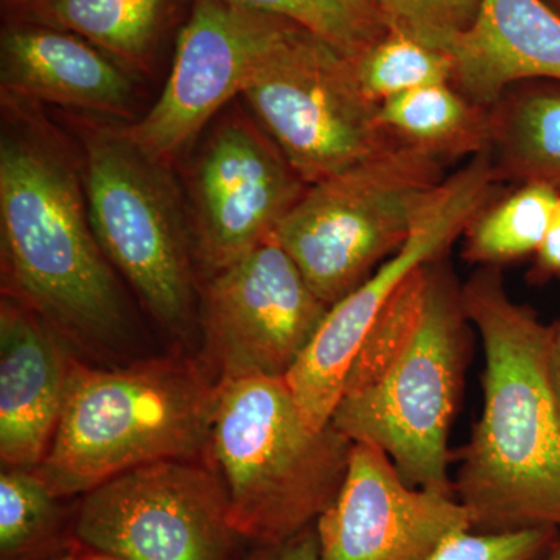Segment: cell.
I'll use <instances>...</instances> for the list:
<instances>
[{
	"label": "cell",
	"instance_id": "f546056e",
	"mask_svg": "<svg viewBox=\"0 0 560 560\" xmlns=\"http://www.w3.org/2000/svg\"><path fill=\"white\" fill-rule=\"evenodd\" d=\"M547 371L552 396L560 412V318L548 326Z\"/></svg>",
	"mask_w": 560,
	"mask_h": 560
},
{
	"label": "cell",
	"instance_id": "d4e9b609",
	"mask_svg": "<svg viewBox=\"0 0 560 560\" xmlns=\"http://www.w3.org/2000/svg\"><path fill=\"white\" fill-rule=\"evenodd\" d=\"M559 536V530L550 528L460 529L442 541L430 560H545Z\"/></svg>",
	"mask_w": 560,
	"mask_h": 560
},
{
	"label": "cell",
	"instance_id": "277c9868",
	"mask_svg": "<svg viewBox=\"0 0 560 560\" xmlns=\"http://www.w3.org/2000/svg\"><path fill=\"white\" fill-rule=\"evenodd\" d=\"M352 444L331 423L311 429L283 378L217 383L208 455L235 533L259 547L291 539L329 510Z\"/></svg>",
	"mask_w": 560,
	"mask_h": 560
},
{
	"label": "cell",
	"instance_id": "8fae6325",
	"mask_svg": "<svg viewBox=\"0 0 560 560\" xmlns=\"http://www.w3.org/2000/svg\"><path fill=\"white\" fill-rule=\"evenodd\" d=\"M304 31L285 18L226 0H195L164 91L153 108L125 131L147 156L168 165Z\"/></svg>",
	"mask_w": 560,
	"mask_h": 560
},
{
	"label": "cell",
	"instance_id": "52a82bcc",
	"mask_svg": "<svg viewBox=\"0 0 560 560\" xmlns=\"http://www.w3.org/2000/svg\"><path fill=\"white\" fill-rule=\"evenodd\" d=\"M167 167L124 127L84 132V191L98 245L151 315L180 330L190 318L194 282L186 220Z\"/></svg>",
	"mask_w": 560,
	"mask_h": 560
},
{
	"label": "cell",
	"instance_id": "3957f363",
	"mask_svg": "<svg viewBox=\"0 0 560 560\" xmlns=\"http://www.w3.org/2000/svg\"><path fill=\"white\" fill-rule=\"evenodd\" d=\"M215 401L217 385L187 361L70 363L60 422L35 471L62 499L149 464L198 459L209 453Z\"/></svg>",
	"mask_w": 560,
	"mask_h": 560
},
{
	"label": "cell",
	"instance_id": "ba28073f",
	"mask_svg": "<svg viewBox=\"0 0 560 560\" xmlns=\"http://www.w3.org/2000/svg\"><path fill=\"white\" fill-rule=\"evenodd\" d=\"M242 97L307 186L399 142L361 91L355 60L311 31L275 55Z\"/></svg>",
	"mask_w": 560,
	"mask_h": 560
},
{
	"label": "cell",
	"instance_id": "603a6c76",
	"mask_svg": "<svg viewBox=\"0 0 560 560\" xmlns=\"http://www.w3.org/2000/svg\"><path fill=\"white\" fill-rule=\"evenodd\" d=\"M57 497L36 471L11 469L0 477V558L20 560L49 537Z\"/></svg>",
	"mask_w": 560,
	"mask_h": 560
},
{
	"label": "cell",
	"instance_id": "9a60e30c",
	"mask_svg": "<svg viewBox=\"0 0 560 560\" xmlns=\"http://www.w3.org/2000/svg\"><path fill=\"white\" fill-rule=\"evenodd\" d=\"M69 361L51 327L24 305L0 312V459L10 469L38 467L65 405Z\"/></svg>",
	"mask_w": 560,
	"mask_h": 560
},
{
	"label": "cell",
	"instance_id": "4dcf8cb0",
	"mask_svg": "<svg viewBox=\"0 0 560 560\" xmlns=\"http://www.w3.org/2000/svg\"><path fill=\"white\" fill-rule=\"evenodd\" d=\"M81 560H124L119 558H114V556L103 555V552L91 551L86 552V555H81Z\"/></svg>",
	"mask_w": 560,
	"mask_h": 560
},
{
	"label": "cell",
	"instance_id": "f1b7e54d",
	"mask_svg": "<svg viewBox=\"0 0 560 560\" xmlns=\"http://www.w3.org/2000/svg\"><path fill=\"white\" fill-rule=\"evenodd\" d=\"M536 254V271L540 278L560 276V202L552 217L550 230Z\"/></svg>",
	"mask_w": 560,
	"mask_h": 560
},
{
	"label": "cell",
	"instance_id": "e0dca14e",
	"mask_svg": "<svg viewBox=\"0 0 560 560\" xmlns=\"http://www.w3.org/2000/svg\"><path fill=\"white\" fill-rule=\"evenodd\" d=\"M444 51L455 68L453 86L493 108L515 81H560V18L541 0H481L477 20Z\"/></svg>",
	"mask_w": 560,
	"mask_h": 560
},
{
	"label": "cell",
	"instance_id": "1f68e13d",
	"mask_svg": "<svg viewBox=\"0 0 560 560\" xmlns=\"http://www.w3.org/2000/svg\"><path fill=\"white\" fill-rule=\"evenodd\" d=\"M545 560H560V536L559 539L556 540V544L552 545L550 555H548Z\"/></svg>",
	"mask_w": 560,
	"mask_h": 560
},
{
	"label": "cell",
	"instance_id": "9c48e42d",
	"mask_svg": "<svg viewBox=\"0 0 560 560\" xmlns=\"http://www.w3.org/2000/svg\"><path fill=\"white\" fill-rule=\"evenodd\" d=\"M497 172L489 151L441 184L416 220L410 237L348 296L331 305L315 337L285 375L311 429L330 425L361 346L401 283L442 259L492 195Z\"/></svg>",
	"mask_w": 560,
	"mask_h": 560
},
{
	"label": "cell",
	"instance_id": "30bf717a",
	"mask_svg": "<svg viewBox=\"0 0 560 560\" xmlns=\"http://www.w3.org/2000/svg\"><path fill=\"white\" fill-rule=\"evenodd\" d=\"M75 534L124 560H228L241 537L223 481L197 459L138 467L84 493Z\"/></svg>",
	"mask_w": 560,
	"mask_h": 560
},
{
	"label": "cell",
	"instance_id": "6da1fadb",
	"mask_svg": "<svg viewBox=\"0 0 560 560\" xmlns=\"http://www.w3.org/2000/svg\"><path fill=\"white\" fill-rule=\"evenodd\" d=\"M463 291L485 350L482 411L453 492L480 533H560V412L548 381V326L510 298L499 268Z\"/></svg>",
	"mask_w": 560,
	"mask_h": 560
},
{
	"label": "cell",
	"instance_id": "5bb4252c",
	"mask_svg": "<svg viewBox=\"0 0 560 560\" xmlns=\"http://www.w3.org/2000/svg\"><path fill=\"white\" fill-rule=\"evenodd\" d=\"M460 529L470 517L455 495L408 485L366 444H352L340 492L316 522L319 560H430Z\"/></svg>",
	"mask_w": 560,
	"mask_h": 560
},
{
	"label": "cell",
	"instance_id": "7402d4cb",
	"mask_svg": "<svg viewBox=\"0 0 560 560\" xmlns=\"http://www.w3.org/2000/svg\"><path fill=\"white\" fill-rule=\"evenodd\" d=\"M361 91L381 105L390 97L431 86L452 83V58L415 36L388 31L355 60Z\"/></svg>",
	"mask_w": 560,
	"mask_h": 560
},
{
	"label": "cell",
	"instance_id": "8992f818",
	"mask_svg": "<svg viewBox=\"0 0 560 560\" xmlns=\"http://www.w3.org/2000/svg\"><path fill=\"white\" fill-rule=\"evenodd\" d=\"M440 158L397 142L307 186L271 238L329 307L361 285L410 237L440 189Z\"/></svg>",
	"mask_w": 560,
	"mask_h": 560
},
{
	"label": "cell",
	"instance_id": "ffe728a7",
	"mask_svg": "<svg viewBox=\"0 0 560 560\" xmlns=\"http://www.w3.org/2000/svg\"><path fill=\"white\" fill-rule=\"evenodd\" d=\"M490 158L497 178L560 189V91L526 92L493 106Z\"/></svg>",
	"mask_w": 560,
	"mask_h": 560
},
{
	"label": "cell",
	"instance_id": "d6986e66",
	"mask_svg": "<svg viewBox=\"0 0 560 560\" xmlns=\"http://www.w3.org/2000/svg\"><path fill=\"white\" fill-rule=\"evenodd\" d=\"M31 24L81 36L127 66L143 68L164 18L165 0H13Z\"/></svg>",
	"mask_w": 560,
	"mask_h": 560
},
{
	"label": "cell",
	"instance_id": "484cf974",
	"mask_svg": "<svg viewBox=\"0 0 560 560\" xmlns=\"http://www.w3.org/2000/svg\"><path fill=\"white\" fill-rule=\"evenodd\" d=\"M423 31L425 44L444 51L455 33L477 20L481 0H407Z\"/></svg>",
	"mask_w": 560,
	"mask_h": 560
},
{
	"label": "cell",
	"instance_id": "7c38bea8",
	"mask_svg": "<svg viewBox=\"0 0 560 560\" xmlns=\"http://www.w3.org/2000/svg\"><path fill=\"white\" fill-rule=\"evenodd\" d=\"M329 308L272 238L213 272L205 335L219 382L285 378Z\"/></svg>",
	"mask_w": 560,
	"mask_h": 560
},
{
	"label": "cell",
	"instance_id": "4316f807",
	"mask_svg": "<svg viewBox=\"0 0 560 560\" xmlns=\"http://www.w3.org/2000/svg\"><path fill=\"white\" fill-rule=\"evenodd\" d=\"M346 5L366 18L378 27L388 31H399L415 36L422 43L423 31L407 0H342Z\"/></svg>",
	"mask_w": 560,
	"mask_h": 560
},
{
	"label": "cell",
	"instance_id": "d6a6232c",
	"mask_svg": "<svg viewBox=\"0 0 560 560\" xmlns=\"http://www.w3.org/2000/svg\"><path fill=\"white\" fill-rule=\"evenodd\" d=\"M55 560H81V555H75V552H68V555H62L60 558Z\"/></svg>",
	"mask_w": 560,
	"mask_h": 560
},
{
	"label": "cell",
	"instance_id": "4fadbf2b",
	"mask_svg": "<svg viewBox=\"0 0 560 560\" xmlns=\"http://www.w3.org/2000/svg\"><path fill=\"white\" fill-rule=\"evenodd\" d=\"M307 184L249 117H224L202 143L190 178L197 253L217 272L270 241Z\"/></svg>",
	"mask_w": 560,
	"mask_h": 560
},
{
	"label": "cell",
	"instance_id": "7a4b0ae2",
	"mask_svg": "<svg viewBox=\"0 0 560 560\" xmlns=\"http://www.w3.org/2000/svg\"><path fill=\"white\" fill-rule=\"evenodd\" d=\"M0 234L11 293L80 345H114L127 307L92 230L84 180L57 138L31 120H3Z\"/></svg>",
	"mask_w": 560,
	"mask_h": 560
},
{
	"label": "cell",
	"instance_id": "83f0119b",
	"mask_svg": "<svg viewBox=\"0 0 560 560\" xmlns=\"http://www.w3.org/2000/svg\"><path fill=\"white\" fill-rule=\"evenodd\" d=\"M249 560H319L316 523L289 540L264 545Z\"/></svg>",
	"mask_w": 560,
	"mask_h": 560
},
{
	"label": "cell",
	"instance_id": "5b68a950",
	"mask_svg": "<svg viewBox=\"0 0 560 560\" xmlns=\"http://www.w3.org/2000/svg\"><path fill=\"white\" fill-rule=\"evenodd\" d=\"M440 260L430 265L418 326L370 385L341 397L330 423L353 444L385 453L408 485L453 492L448 433L467 352L463 291Z\"/></svg>",
	"mask_w": 560,
	"mask_h": 560
},
{
	"label": "cell",
	"instance_id": "ac0fdd59",
	"mask_svg": "<svg viewBox=\"0 0 560 560\" xmlns=\"http://www.w3.org/2000/svg\"><path fill=\"white\" fill-rule=\"evenodd\" d=\"M378 121L399 142L441 161L490 151L493 108L477 105L452 83L404 92L378 105Z\"/></svg>",
	"mask_w": 560,
	"mask_h": 560
},
{
	"label": "cell",
	"instance_id": "44dd1931",
	"mask_svg": "<svg viewBox=\"0 0 560 560\" xmlns=\"http://www.w3.org/2000/svg\"><path fill=\"white\" fill-rule=\"evenodd\" d=\"M560 202V191L548 184L525 183L470 221L463 256L471 264L497 268L537 253Z\"/></svg>",
	"mask_w": 560,
	"mask_h": 560
},
{
	"label": "cell",
	"instance_id": "cb8c5ba5",
	"mask_svg": "<svg viewBox=\"0 0 560 560\" xmlns=\"http://www.w3.org/2000/svg\"><path fill=\"white\" fill-rule=\"evenodd\" d=\"M243 9L276 14L326 39L352 60H359L385 28L366 20L342 0H226Z\"/></svg>",
	"mask_w": 560,
	"mask_h": 560
},
{
	"label": "cell",
	"instance_id": "2e32d148",
	"mask_svg": "<svg viewBox=\"0 0 560 560\" xmlns=\"http://www.w3.org/2000/svg\"><path fill=\"white\" fill-rule=\"evenodd\" d=\"M3 101L43 102L128 116L135 83L90 40L31 24L3 32L0 46Z\"/></svg>",
	"mask_w": 560,
	"mask_h": 560
}]
</instances>
